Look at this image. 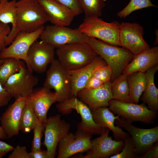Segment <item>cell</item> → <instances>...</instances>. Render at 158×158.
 Returning <instances> with one entry per match:
<instances>
[{"mask_svg":"<svg viewBox=\"0 0 158 158\" xmlns=\"http://www.w3.org/2000/svg\"><path fill=\"white\" fill-rule=\"evenodd\" d=\"M17 19L14 29L11 31L5 40L10 45L20 31L33 32L49 21L37 0H19L16 2Z\"/></svg>","mask_w":158,"mask_h":158,"instance_id":"cell-1","label":"cell"},{"mask_svg":"<svg viewBox=\"0 0 158 158\" xmlns=\"http://www.w3.org/2000/svg\"><path fill=\"white\" fill-rule=\"evenodd\" d=\"M86 42L97 54L111 67V80L121 75L134 55L128 50L111 44L94 37L87 36Z\"/></svg>","mask_w":158,"mask_h":158,"instance_id":"cell-2","label":"cell"},{"mask_svg":"<svg viewBox=\"0 0 158 158\" xmlns=\"http://www.w3.org/2000/svg\"><path fill=\"white\" fill-rule=\"evenodd\" d=\"M58 61L67 71L83 67L90 63L98 55L86 42L67 44L56 48Z\"/></svg>","mask_w":158,"mask_h":158,"instance_id":"cell-3","label":"cell"},{"mask_svg":"<svg viewBox=\"0 0 158 158\" xmlns=\"http://www.w3.org/2000/svg\"><path fill=\"white\" fill-rule=\"evenodd\" d=\"M120 24L118 21L107 22L96 16L85 17L78 28L81 32L87 36L120 46Z\"/></svg>","mask_w":158,"mask_h":158,"instance_id":"cell-4","label":"cell"},{"mask_svg":"<svg viewBox=\"0 0 158 158\" xmlns=\"http://www.w3.org/2000/svg\"><path fill=\"white\" fill-rule=\"evenodd\" d=\"M108 107L114 114L131 123L141 122L147 124H152L157 115V112L148 109L144 103L138 104L112 99L109 101Z\"/></svg>","mask_w":158,"mask_h":158,"instance_id":"cell-5","label":"cell"},{"mask_svg":"<svg viewBox=\"0 0 158 158\" xmlns=\"http://www.w3.org/2000/svg\"><path fill=\"white\" fill-rule=\"evenodd\" d=\"M43 86L54 90L59 103L63 102L72 97L69 75L58 59H55L50 64L46 73Z\"/></svg>","mask_w":158,"mask_h":158,"instance_id":"cell-6","label":"cell"},{"mask_svg":"<svg viewBox=\"0 0 158 158\" xmlns=\"http://www.w3.org/2000/svg\"><path fill=\"white\" fill-rule=\"evenodd\" d=\"M56 106L59 113L63 115L71 113L73 110L80 114L82 120L78 124V129L92 134H101L102 128L94 121L90 109L77 97L72 96L63 102H59Z\"/></svg>","mask_w":158,"mask_h":158,"instance_id":"cell-7","label":"cell"},{"mask_svg":"<svg viewBox=\"0 0 158 158\" xmlns=\"http://www.w3.org/2000/svg\"><path fill=\"white\" fill-rule=\"evenodd\" d=\"M87 37L78 28L73 29L54 25L44 27L40 37L41 40L55 48L73 42H86Z\"/></svg>","mask_w":158,"mask_h":158,"instance_id":"cell-8","label":"cell"},{"mask_svg":"<svg viewBox=\"0 0 158 158\" xmlns=\"http://www.w3.org/2000/svg\"><path fill=\"white\" fill-rule=\"evenodd\" d=\"M131 122L122 117L115 120V125L126 130L135 143L138 155L144 154L158 140V126L143 129L133 126Z\"/></svg>","mask_w":158,"mask_h":158,"instance_id":"cell-9","label":"cell"},{"mask_svg":"<svg viewBox=\"0 0 158 158\" xmlns=\"http://www.w3.org/2000/svg\"><path fill=\"white\" fill-rule=\"evenodd\" d=\"M44 124V138L43 144L47 148L48 158H54L59 142L69 132L70 125L61 119L59 114L49 117Z\"/></svg>","mask_w":158,"mask_h":158,"instance_id":"cell-10","label":"cell"},{"mask_svg":"<svg viewBox=\"0 0 158 158\" xmlns=\"http://www.w3.org/2000/svg\"><path fill=\"white\" fill-rule=\"evenodd\" d=\"M55 49L54 46L44 41H35L27 54L26 64L28 68L32 72H44L48 66L55 59Z\"/></svg>","mask_w":158,"mask_h":158,"instance_id":"cell-11","label":"cell"},{"mask_svg":"<svg viewBox=\"0 0 158 158\" xmlns=\"http://www.w3.org/2000/svg\"><path fill=\"white\" fill-rule=\"evenodd\" d=\"M44 27L42 26L31 32L20 31L7 47L0 52V59L14 58L27 62V55L32 44L40 37Z\"/></svg>","mask_w":158,"mask_h":158,"instance_id":"cell-12","label":"cell"},{"mask_svg":"<svg viewBox=\"0 0 158 158\" xmlns=\"http://www.w3.org/2000/svg\"><path fill=\"white\" fill-rule=\"evenodd\" d=\"M38 82V78L32 72L24 67L9 77L3 86L11 97L16 99L28 97Z\"/></svg>","mask_w":158,"mask_h":158,"instance_id":"cell-13","label":"cell"},{"mask_svg":"<svg viewBox=\"0 0 158 158\" xmlns=\"http://www.w3.org/2000/svg\"><path fill=\"white\" fill-rule=\"evenodd\" d=\"M144 29L137 23L122 22L120 24L119 41L121 46L134 55L150 48L143 38Z\"/></svg>","mask_w":158,"mask_h":158,"instance_id":"cell-14","label":"cell"},{"mask_svg":"<svg viewBox=\"0 0 158 158\" xmlns=\"http://www.w3.org/2000/svg\"><path fill=\"white\" fill-rule=\"evenodd\" d=\"M92 134L78 129L73 134L69 132L59 141L57 158H68L76 153L87 151L91 148Z\"/></svg>","mask_w":158,"mask_h":158,"instance_id":"cell-15","label":"cell"},{"mask_svg":"<svg viewBox=\"0 0 158 158\" xmlns=\"http://www.w3.org/2000/svg\"><path fill=\"white\" fill-rule=\"evenodd\" d=\"M100 136L91 140V148L84 158H107L120 152L124 145V140H113L109 136L110 129L102 127Z\"/></svg>","mask_w":158,"mask_h":158,"instance_id":"cell-16","label":"cell"},{"mask_svg":"<svg viewBox=\"0 0 158 158\" xmlns=\"http://www.w3.org/2000/svg\"><path fill=\"white\" fill-rule=\"evenodd\" d=\"M47 16L54 25L68 26L77 16L68 7L56 0H37Z\"/></svg>","mask_w":158,"mask_h":158,"instance_id":"cell-17","label":"cell"},{"mask_svg":"<svg viewBox=\"0 0 158 158\" xmlns=\"http://www.w3.org/2000/svg\"><path fill=\"white\" fill-rule=\"evenodd\" d=\"M26 98L32 104L39 120L44 123L47 120V113L51 106L58 102L56 94L44 86L34 88Z\"/></svg>","mask_w":158,"mask_h":158,"instance_id":"cell-18","label":"cell"},{"mask_svg":"<svg viewBox=\"0 0 158 158\" xmlns=\"http://www.w3.org/2000/svg\"><path fill=\"white\" fill-rule=\"evenodd\" d=\"M111 82L105 83L97 88H84L78 92L76 97L87 105L91 111L100 107H108L109 102L113 99L111 90Z\"/></svg>","mask_w":158,"mask_h":158,"instance_id":"cell-19","label":"cell"},{"mask_svg":"<svg viewBox=\"0 0 158 158\" xmlns=\"http://www.w3.org/2000/svg\"><path fill=\"white\" fill-rule=\"evenodd\" d=\"M27 101L25 97L15 99L2 114L1 117V126L8 138L18 135L22 111Z\"/></svg>","mask_w":158,"mask_h":158,"instance_id":"cell-20","label":"cell"},{"mask_svg":"<svg viewBox=\"0 0 158 158\" xmlns=\"http://www.w3.org/2000/svg\"><path fill=\"white\" fill-rule=\"evenodd\" d=\"M158 65V47H154L134 55L122 73L128 76L133 73H145L149 68Z\"/></svg>","mask_w":158,"mask_h":158,"instance_id":"cell-21","label":"cell"},{"mask_svg":"<svg viewBox=\"0 0 158 158\" xmlns=\"http://www.w3.org/2000/svg\"><path fill=\"white\" fill-rule=\"evenodd\" d=\"M92 118L94 122L102 127H105L110 129L113 132L114 140L117 141L124 140L130 135L122 129L115 126V120L119 118L116 116L108 107H100L95 110L91 111Z\"/></svg>","mask_w":158,"mask_h":158,"instance_id":"cell-22","label":"cell"},{"mask_svg":"<svg viewBox=\"0 0 158 158\" xmlns=\"http://www.w3.org/2000/svg\"><path fill=\"white\" fill-rule=\"evenodd\" d=\"M105 63L104 60L97 55L87 65L75 70L68 71L71 83L72 97H76L78 92L85 88L95 68L98 66Z\"/></svg>","mask_w":158,"mask_h":158,"instance_id":"cell-23","label":"cell"},{"mask_svg":"<svg viewBox=\"0 0 158 158\" xmlns=\"http://www.w3.org/2000/svg\"><path fill=\"white\" fill-rule=\"evenodd\" d=\"M158 70V65H157L149 68L145 72L146 87L140 99L147 105L148 109L156 112L158 110V89L154 83V76Z\"/></svg>","mask_w":158,"mask_h":158,"instance_id":"cell-24","label":"cell"},{"mask_svg":"<svg viewBox=\"0 0 158 158\" xmlns=\"http://www.w3.org/2000/svg\"><path fill=\"white\" fill-rule=\"evenodd\" d=\"M127 76L129 89V102L138 104L140 98L146 87L145 73L137 72Z\"/></svg>","mask_w":158,"mask_h":158,"instance_id":"cell-25","label":"cell"},{"mask_svg":"<svg viewBox=\"0 0 158 158\" xmlns=\"http://www.w3.org/2000/svg\"><path fill=\"white\" fill-rule=\"evenodd\" d=\"M39 120L31 103L27 99L23 109L19 124V130L27 134L33 130Z\"/></svg>","mask_w":158,"mask_h":158,"instance_id":"cell-26","label":"cell"},{"mask_svg":"<svg viewBox=\"0 0 158 158\" xmlns=\"http://www.w3.org/2000/svg\"><path fill=\"white\" fill-rule=\"evenodd\" d=\"M16 0H0V22L5 24L11 23L13 30L16 27L17 19Z\"/></svg>","mask_w":158,"mask_h":158,"instance_id":"cell-27","label":"cell"},{"mask_svg":"<svg viewBox=\"0 0 158 158\" xmlns=\"http://www.w3.org/2000/svg\"><path fill=\"white\" fill-rule=\"evenodd\" d=\"M25 67L23 60L12 58L4 59L0 66V83L3 85L11 75Z\"/></svg>","mask_w":158,"mask_h":158,"instance_id":"cell-28","label":"cell"},{"mask_svg":"<svg viewBox=\"0 0 158 158\" xmlns=\"http://www.w3.org/2000/svg\"><path fill=\"white\" fill-rule=\"evenodd\" d=\"M111 90L113 99L129 102V89L127 76L122 74L112 81Z\"/></svg>","mask_w":158,"mask_h":158,"instance_id":"cell-29","label":"cell"},{"mask_svg":"<svg viewBox=\"0 0 158 158\" xmlns=\"http://www.w3.org/2000/svg\"><path fill=\"white\" fill-rule=\"evenodd\" d=\"M106 0H78L86 17L102 16V10Z\"/></svg>","mask_w":158,"mask_h":158,"instance_id":"cell-30","label":"cell"},{"mask_svg":"<svg viewBox=\"0 0 158 158\" xmlns=\"http://www.w3.org/2000/svg\"><path fill=\"white\" fill-rule=\"evenodd\" d=\"M150 7H157L150 0H130L123 9L118 13L117 16L120 18H124L135 11Z\"/></svg>","mask_w":158,"mask_h":158,"instance_id":"cell-31","label":"cell"},{"mask_svg":"<svg viewBox=\"0 0 158 158\" xmlns=\"http://www.w3.org/2000/svg\"><path fill=\"white\" fill-rule=\"evenodd\" d=\"M124 145L121 151L110 157V158H138L135 145L131 137H128L124 140Z\"/></svg>","mask_w":158,"mask_h":158,"instance_id":"cell-32","label":"cell"},{"mask_svg":"<svg viewBox=\"0 0 158 158\" xmlns=\"http://www.w3.org/2000/svg\"><path fill=\"white\" fill-rule=\"evenodd\" d=\"M112 75L111 69L106 63L97 66L92 74L93 76L103 81L104 83L110 82Z\"/></svg>","mask_w":158,"mask_h":158,"instance_id":"cell-33","label":"cell"},{"mask_svg":"<svg viewBox=\"0 0 158 158\" xmlns=\"http://www.w3.org/2000/svg\"><path fill=\"white\" fill-rule=\"evenodd\" d=\"M44 129V123L39 120L33 129L34 135L31 143V151L41 149V139Z\"/></svg>","mask_w":158,"mask_h":158,"instance_id":"cell-34","label":"cell"},{"mask_svg":"<svg viewBox=\"0 0 158 158\" xmlns=\"http://www.w3.org/2000/svg\"><path fill=\"white\" fill-rule=\"evenodd\" d=\"M8 158H30L29 153L24 146L17 145L13 152L8 156Z\"/></svg>","mask_w":158,"mask_h":158,"instance_id":"cell-35","label":"cell"},{"mask_svg":"<svg viewBox=\"0 0 158 158\" xmlns=\"http://www.w3.org/2000/svg\"><path fill=\"white\" fill-rule=\"evenodd\" d=\"M11 30L8 24L0 22V52L6 47L5 40Z\"/></svg>","mask_w":158,"mask_h":158,"instance_id":"cell-36","label":"cell"},{"mask_svg":"<svg viewBox=\"0 0 158 158\" xmlns=\"http://www.w3.org/2000/svg\"><path fill=\"white\" fill-rule=\"evenodd\" d=\"M56 0L70 8L77 15L81 13L83 11L78 0Z\"/></svg>","mask_w":158,"mask_h":158,"instance_id":"cell-37","label":"cell"},{"mask_svg":"<svg viewBox=\"0 0 158 158\" xmlns=\"http://www.w3.org/2000/svg\"><path fill=\"white\" fill-rule=\"evenodd\" d=\"M12 97L0 83V107L6 105Z\"/></svg>","mask_w":158,"mask_h":158,"instance_id":"cell-38","label":"cell"},{"mask_svg":"<svg viewBox=\"0 0 158 158\" xmlns=\"http://www.w3.org/2000/svg\"><path fill=\"white\" fill-rule=\"evenodd\" d=\"M104 83L103 81L92 75L87 82L84 88L88 89H96L102 86Z\"/></svg>","mask_w":158,"mask_h":158,"instance_id":"cell-39","label":"cell"},{"mask_svg":"<svg viewBox=\"0 0 158 158\" xmlns=\"http://www.w3.org/2000/svg\"><path fill=\"white\" fill-rule=\"evenodd\" d=\"M140 158H158V143L156 142Z\"/></svg>","mask_w":158,"mask_h":158,"instance_id":"cell-40","label":"cell"},{"mask_svg":"<svg viewBox=\"0 0 158 158\" xmlns=\"http://www.w3.org/2000/svg\"><path fill=\"white\" fill-rule=\"evenodd\" d=\"M14 148L11 145L0 140V158H3L9 152L13 151Z\"/></svg>","mask_w":158,"mask_h":158,"instance_id":"cell-41","label":"cell"},{"mask_svg":"<svg viewBox=\"0 0 158 158\" xmlns=\"http://www.w3.org/2000/svg\"><path fill=\"white\" fill-rule=\"evenodd\" d=\"M30 158H48L47 150L41 149L35 151H31L29 153Z\"/></svg>","mask_w":158,"mask_h":158,"instance_id":"cell-42","label":"cell"},{"mask_svg":"<svg viewBox=\"0 0 158 158\" xmlns=\"http://www.w3.org/2000/svg\"><path fill=\"white\" fill-rule=\"evenodd\" d=\"M0 116V122L1 121ZM8 138L7 136L0 125V139L2 140L6 139Z\"/></svg>","mask_w":158,"mask_h":158,"instance_id":"cell-43","label":"cell"},{"mask_svg":"<svg viewBox=\"0 0 158 158\" xmlns=\"http://www.w3.org/2000/svg\"><path fill=\"white\" fill-rule=\"evenodd\" d=\"M156 39L154 42V45H156L158 43V30L157 29L155 32Z\"/></svg>","mask_w":158,"mask_h":158,"instance_id":"cell-44","label":"cell"},{"mask_svg":"<svg viewBox=\"0 0 158 158\" xmlns=\"http://www.w3.org/2000/svg\"><path fill=\"white\" fill-rule=\"evenodd\" d=\"M4 60V59H0V66L3 63Z\"/></svg>","mask_w":158,"mask_h":158,"instance_id":"cell-45","label":"cell"}]
</instances>
